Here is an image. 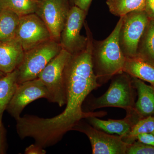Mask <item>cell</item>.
Returning a JSON list of instances; mask_svg holds the SVG:
<instances>
[{
    "instance_id": "1",
    "label": "cell",
    "mask_w": 154,
    "mask_h": 154,
    "mask_svg": "<svg viewBox=\"0 0 154 154\" xmlns=\"http://www.w3.org/2000/svg\"><path fill=\"white\" fill-rule=\"evenodd\" d=\"M87 37L86 47L72 54L65 69L66 102L64 110L50 118L30 115L20 116L16 120V128L21 139L32 138L35 143L45 149L60 141L82 119L91 116L102 117L107 114L104 111L85 112L82 110L83 103L88 95L101 86L93 69L92 33L87 32Z\"/></svg>"
},
{
    "instance_id": "2",
    "label": "cell",
    "mask_w": 154,
    "mask_h": 154,
    "mask_svg": "<svg viewBox=\"0 0 154 154\" xmlns=\"http://www.w3.org/2000/svg\"><path fill=\"white\" fill-rule=\"evenodd\" d=\"M123 17H120L114 30L102 41H93L92 60L98 83L102 86L114 76L123 72L126 57L119 44V31Z\"/></svg>"
},
{
    "instance_id": "3",
    "label": "cell",
    "mask_w": 154,
    "mask_h": 154,
    "mask_svg": "<svg viewBox=\"0 0 154 154\" xmlns=\"http://www.w3.org/2000/svg\"><path fill=\"white\" fill-rule=\"evenodd\" d=\"M131 79L132 77L124 72L114 76L105 94L88 100L87 107L89 112L107 107L121 108L126 112L134 109L136 90Z\"/></svg>"
},
{
    "instance_id": "4",
    "label": "cell",
    "mask_w": 154,
    "mask_h": 154,
    "mask_svg": "<svg viewBox=\"0 0 154 154\" xmlns=\"http://www.w3.org/2000/svg\"><path fill=\"white\" fill-rule=\"evenodd\" d=\"M62 49L59 42L50 39L25 51L17 67L18 84L38 78L39 73Z\"/></svg>"
},
{
    "instance_id": "5",
    "label": "cell",
    "mask_w": 154,
    "mask_h": 154,
    "mask_svg": "<svg viewBox=\"0 0 154 154\" xmlns=\"http://www.w3.org/2000/svg\"><path fill=\"white\" fill-rule=\"evenodd\" d=\"M71 55L68 51L62 48L58 54L49 62L38 77L49 94L48 102L56 103L60 107L66 104L64 73Z\"/></svg>"
},
{
    "instance_id": "6",
    "label": "cell",
    "mask_w": 154,
    "mask_h": 154,
    "mask_svg": "<svg viewBox=\"0 0 154 154\" xmlns=\"http://www.w3.org/2000/svg\"><path fill=\"white\" fill-rule=\"evenodd\" d=\"M149 20L145 11H133L123 16L119 40L126 58L137 56L140 40Z\"/></svg>"
},
{
    "instance_id": "7",
    "label": "cell",
    "mask_w": 154,
    "mask_h": 154,
    "mask_svg": "<svg viewBox=\"0 0 154 154\" xmlns=\"http://www.w3.org/2000/svg\"><path fill=\"white\" fill-rule=\"evenodd\" d=\"M72 130L85 134L88 137L93 154H126L128 144L121 136H116L95 128L85 120L82 119Z\"/></svg>"
},
{
    "instance_id": "8",
    "label": "cell",
    "mask_w": 154,
    "mask_h": 154,
    "mask_svg": "<svg viewBox=\"0 0 154 154\" xmlns=\"http://www.w3.org/2000/svg\"><path fill=\"white\" fill-rule=\"evenodd\" d=\"M87 13L75 5L71 7L69 11L59 43L62 48L71 54L84 49L87 45V36H82L80 32Z\"/></svg>"
},
{
    "instance_id": "9",
    "label": "cell",
    "mask_w": 154,
    "mask_h": 154,
    "mask_svg": "<svg viewBox=\"0 0 154 154\" xmlns=\"http://www.w3.org/2000/svg\"><path fill=\"white\" fill-rule=\"evenodd\" d=\"M70 0H43L38 2L35 14L44 22L51 38L59 42L70 7Z\"/></svg>"
},
{
    "instance_id": "10",
    "label": "cell",
    "mask_w": 154,
    "mask_h": 154,
    "mask_svg": "<svg viewBox=\"0 0 154 154\" xmlns=\"http://www.w3.org/2000/svg\"><path fill=\"white\" fill-rule=\"evenodd\" d=\"M16 38L25 51L52 39L46 25L36 14L20 17Z\"/></svg>"
},
{
    "instance_id": "11",
    "label": "cell",
    "mask_w": 154,
    "mask_h": 154,
    "mask_svg": "<svg viewBox=\"0 0 154 154\" xmlns=\"http://www.w3.org/2000/svg\"><path fill=\"white\" fill-rule=\"evenodd\" d=\"M48 100L49 94L40 79L37 78L19 84L7 108L9 114L15 119L20 117L26 106L37 99Z\"/></svg>"
},
{
    "instance_id": "12",
    "label": "cell",
    "mask_w": 154,
    "mask_h": 154,
    "mask_svg": "<svg viewBox=\"0 0 154 154\" xmlns=\"http://www.w3.org/2000/svg\"><path fill=\"white\" fill-rule=\"evenodd\" d=\"M141 119L134 109L126 112V116L123 119L105 120L96 116H91L85 119L95 128L110 134H116L124 137L129 132L134 125Z\"/></svg>"
},
{
    "instance_id": "13",
    "label": "cell",
    "mask_w": 154,
    "mask_h": 154,
    "mask_svg": "<svg viewBox=\"0 0 154 154\" xmlns=\"http://www.w3.org/2000/svg\"><path fill=\"white\" fill-rule=\"evenodd\" d=\"M25 51L19 40L15 38L0 43V72L14 71L22 62Z\"/></svg>"
},
{
    "instance_id": "14",
    "label": "cell",
    "mask_w": 154,
    "mask_h": 154,
    "mask_svg": "<svg viewBox=\"0 0 154 154\" xmlns=\"http://www.w3.org/2000/svg\"><path fill=\"white\" fill-rule=\"evenodd\" d=\"M131 80L138 95L137 101L135 104L136 112L141 119L154 116V91L152 87L134 77H132Z\"/></svg>"
},
{
    "instance_id": "15",
    "label": "cell",
    "mask_w": 154,
    "mask_h": 154,
    "mask_svg": "<svg viewBox=\"0 0 154 154\" xmlns=\"http://www.w3.org/2000/svg\"><path fill=\"white\" fill-rule=\"evenodd\" d=\"M123 72L150 83L154 88V65L140 58H126Z\"/></svg>"
},
{
    "instance_id": "16",
    "label": "cell",
    "mask_w": 154,
    "mask_h": 154,
    "mask_svg": "<svg viewBox=\"0 0 154 154\" xmlns=\"http://www.w3.org/2000/svg\"><path fill=\"white\" fill-rule=\"evenodd\" d=\"M17 69L8 73L0 72V124L3 125V113L7 110L18 87Z\"/></svg>"
},
{
    "instance_id": "17",
    "label": "cell",
    "mask_w": 154,
    "mask_h": 154,
    "mask_svg": "<svg viewBox=\"0 0 154 154\" xmlns=\"http://www.w3.org/2000/svg\"><path fill=\"white\" fill-rule=\"evenodd\" d=\"M20 18L12 11L0 10V43L16 38Z\"/></svg>"
},
{
    "instance_id": "18",
    "label": "cell",
    "mask_w": 154,
    "mask_h": 154,
    "mask_svg": "<svg viewBox=\"0 0 154 154\" xmlns=\"http://www.w3.org/2000/svg\"><path fill=\"white\" fill-rule=\"evenodd\" d=\"M137 57L154 65V21L149 20L140 40Z\"/></svg>"
},
{
    "instance_id": "19",
    "label": "cell",
    "mask_w": 154,
    "mask_h": 154,
    "mask_svg": "<svg viewBox=\"0 0 154 154\" xmlns=\"http://www.w3.org/2000/svg\"><path fill=\"white\" fill-rule=\"evenodd\" d=\"M106 4L110 13L119 17L145 8V0H107Z\"/></svg>"
},
{
    "instance_id": "20",
    "label": "cell",
    "mask_w": 154,
    "mask_h": 154,
    "mask_svg": "<svg viewBox=\"0 0 154 154\" xmlns=\"http://www.w3.org/2000/svg\"><path fill=\"white\" fill-rule=\"evenodd\" d=\"M37 5L35 0H0V10H9L20 17L35 14Z\"/></svg>"
},
{
    "instance_id": "21",
    "label": "cell",
    "mask_w": 154,
    "mask_h": 154,
    "mask_svg": "<svg viewBox=\"0 0 154 154\" xmlns=\"http://www.w3.org/2000/svg\"><path fill=\"white\" fill-rule=\"evenodd\" d=\"M148 133H154V116L140 119L126 136L122 137V140L128 145L131 144L136 141L139 134Z\"/></svg>"
},
{
    "instance_id": "22",
    "label": "cell",
    "mask_w": 154,
    "mask_h": 154,
    "mask_svg": "<svg viewBox=\"0 0 154 154\" xmlns=\"http://www.w3.org/2000/svg\"><path fill=\"white\" fill-rule=\"evenodd\" d=\"M126 154H154V146L136 141L128 146Z\"/></svg>"
},
{
    "instance_id": "23",
    "label": "cell",
    "mask_w": 154,
    "mask_h": 154,
    "mask_svg": "<svg viewBox=\"0 0 154 154\" xmlns=\"http://www.w3.org/2000/svg\"><path fill=\"white\" fill-rule=\"evenodd\" d=\"M136 141L148 145L154 146V134L153 133H143L137 137Z\"/></svg>"
},
{
    "instance_id": "24",
    "label": "cell",
    "mask_w": 154,
    "mask_h": 154,
    "mask_svg": "<svg viewBox=\"0 0 154 154\" xmlns=\"http://www.w3.org/2000/svg\"><path fill=\"white\" fill-rule=\"evenodd\" d=\"M46 151L44 148L37 144L30 145L26 148L25 151L26 154H45Z\"/></svg>"
},
{
    "instance_id": "25",
    "label": "cell",
    "mask_w": 154,
    "mask_h": 154,
    "mask_svg": "<svg viewBox=\"0 0 154 154\" xmlns=\"http://www.w3.org/2000/svg\"><path fill=\"white\" fill-rule=\"evenodd\" d=\"M7 142L6 131L3 125L0 124V154L5 153Z\"/></svg>"
},
{
    "instance_id": "26",
    "label": "cell",
    "mask_w": 154,
    "mask_h": 154,
    "mask_svg": "<svg viewBox=\"0 0 154 154\" xmlns=\"http://www.w3.org/2000/svg\"><path fill=\"white\" fill-rule=\"evenodd\" d=\"M145 11L149 19L154 21V0H145Z\"/></svg>"
},
{
    "instance_id": "27",
    "label": "cell",
    "mask_w": 154,
    "mask_h": 154,
    "mask_svg": "<svg viewBox=\"0 0 154 154\" xmlns=\"http://www.w3.org/2000/svg\"><path fill=\"white\" fill-rule=\"evenodd\" d=\"M92 1L93 0H74L73 5L88 13Z\"/></svg>"
},
{
    "instance_id": "28",
    "label": "cell",
    "mask_w": 154,
    "mask_h": 154,
    "mask_svg": "<svg viewBox=\"0 0 154 154\" xmlns=\"http://www.w3.org/2000/svg\"><path fill=\"white\" fill-rule=\"evenodd\" d=\"M35 1H36L37 2H41V1H43V0H35Z\"/></svg>"
},
{
    "instance_id": "29",
    "label": "cell",
    "mask_w": 154,
    "mask_h": 154,
    "mask_svg": "<svg viewBox=\"0 0 154 154\" xmlns=\"http://www.w3.org/2000/svg\"><path fill=\"white\" fill-rule=\"evenodd\" d=\"M70 2L72 3V4H73L74 0H70Z\"/></svg>"
},
{
    "instance_id": "30",
    "label": "cell",
    "mask_w": 154,
    "mask_h": 154,
    "mask_svg": "<svg viewBox=\"0 0 154 154\" xmlns=\"http://www.w3.org/2000/svg\"><path fill=\"white\" fill-rule=\"evenodd\" d=\"M152 87L153 89V90H154V87Z\"/></svg>"
},
{
    "instance_id": "31",
    "label": "cell",
    "mask_w": 154,
    "mask_h": 154,
    "mask_svg": "<svg viewBox=\"0 0 154 154\" xmlns=\"http://www.w3.org/2000/svg\"></svg>"
},
{
    "instance_id": "32",
    "label": "cell",
    "mask_w": 154,
    "mask_h": 154,
    "mask_svg": "<svg viewBox=\"0 0 154 154\" xmlns=\"http://www.w3.org/2000/svg\"></svg>"
}]
</instances>
